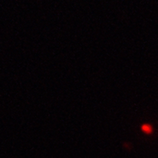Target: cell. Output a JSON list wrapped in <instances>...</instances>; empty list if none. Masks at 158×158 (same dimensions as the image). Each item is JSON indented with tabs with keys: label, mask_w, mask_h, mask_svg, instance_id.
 Segmentation results:
<instances>
[{
	"label": "cell",
	"mask_w": 158,
	"mask_h": 158,
	"mask_svg": "<svg viewBox=\"0 0 158 158\" xmlns=\"http://www.w3.org/2000/svg\"><path fill=\"white\" fill-rule=\"evenodd\" d=\"M142 130L144 132H146V133H150L151 132V127L148 125H144V126H142Z\"/></svg>",
	"instance_id": "6da1fadb"
}]
</instances>
